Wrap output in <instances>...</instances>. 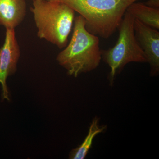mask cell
Segmentation results:
<instances>
[{
	"instance_id": "1",
	"label": "cell",
	"mask_w": 159,
	"mask_h": 159,
	"mask_svg": "<svg viewBox=\"0 0 159 159\" xmlns=\"http://www.w3.org/2000/svg\"><path fill=\"white\" fill-rule=\"evenodd\" d=\"M101 59L99 37L87 29L85 20L78 16L74 18L70 41L57 55V62L69 75L77 77L97 69Z\"/></svg>"
},
{
	"instance_id": "2",
	"label": "cell",
	"mask_w": 159,
	"mask_h": 159,
	"mask_svg": "<svg viewBox=\"0 0 159 159\" xmlns=\"http://www.w3.org/2000/svg\"><path fill=\"white\" fill-rule=\"evenodd\" d=\"M65 3L85 20L90 33L109 38L121 24L127 8L138 0H57Z\"/></svg>"
},
{
	"instance_id": "3",
	"label": "cell",
	"mask_w": 159,
	"mask_h": 159,
	"mask_svg": "<svg viewBox=\"0 0 159 159\" xmlns=\"http://www.w3.org/2000/svg\"><path fill=\"white\" fill-rule=\"evenodd\" d=\"M31 12L38 37L60 49L65 48L74 26L75 11L57 0H32Z\"/></svg>"
},
{
	"instance_id": "4",
	"label": "cell",
	"mask_w": 159,
	"mask_h": 159,
	"mask_svg": "<svg viewBox=\"0 0 159 159\" xmlns=\"http://www.w3.org/2000/svg\"><path fill=\"white\" fill-rule=\"evenodd\" d=\"M134 18L125 11L119 25V37L116 44L107 50H101L102 58L111 71L108 80L113 85L117 74L130 62H147L144 52L137 41L134 31Z\"/></svg>"
},
{
	"instance_id": "5",
	"label": "cell",
	"mask_w": 159,
	"mask_h": 159,
	"mask_svg": "<svg viewBox=\"0 0 159 159\" xmlns=\"http://www.w3.org/2000/svg\"><path fill=\"white\" fill-rule=\"evenodd\" d=\"M20 55V50L15 29H6L5 41L0 48V84L2 87V100H10L6 80L16 72Z\"/></svg>"
},
{
	"instance_id": "6",
	"label": "cell",
	"mask_w": 159,
	"mask_h": 159,
	"mask_svg": "<svg viewBox=\"0 0 159 159\" xmlns=\"http://www.w3.org/2000/svg\"><path fill=\"white\" fill-rule=\"evenodd\" d=\"M134 19V31L140 48L144 52L147 62L150 66L152 77L159 73V32Z\"/></svg>"
},
{
	"instance_id": "7",
	"label": "cell",
	"mask_w": 159,
	"mask_h": 159,
	"mask_svg": "<svg viewBox=\"0 0 159 159\" xmlns=\"http://www.w3.org/2000/svg\"><path fill=\"white\" fill-rule=\"evenodd\" d=\"M27 9L25 0H0V25L15 29L25 19Z\"/></svg>"
},
{
	"instance_id": "8",
	"label": "cell",
	"mask_w": 159,
	"mask_h": 159,
	"mask_svg": "<svg viewBox=\"0 0 159 159\" xmlns=\"http://www.w3.org/2000/svg\"><path fill=\"white\" fill-rule=\"evenodd\" d=\"M126 11L134 18L154 29H159V9H154L142 3H133Z\"/></svg>"
},
{
	"instance_id": "9",
	"label": "cell",
	"mask_w": 159,
	"mask_h": 159,
	"mask_svg": "<svg viewBox=\"0 0 159 159\" xmlns=\"http://www.w3.org/2000/svg\"><path fill=\"white\" fill-rule=\"evenodd\" d=\"M99 119L96 116L93 119L89 128L88 134L84 142L79 147L73 149L69 155L71 159H84L88 153L93 144L94 138L100 133L103 132L107 129L105 125H99Z\"/></svg>"
},
{
	"instance_id": "10",
	"label": "cell",
	"mask_w": 159,
	"mask_h": 159,
	"mask_svg": "<svg viewBox=\"0 0 159 159\" xmlns=\"http://www.w3.org/2000/svg\"><path fill=\"white\" fill-rule=\"evenodd\" d=\"M145 4L151 8L159 9V0H148Z\"/></svg>"
}]
</instances>
